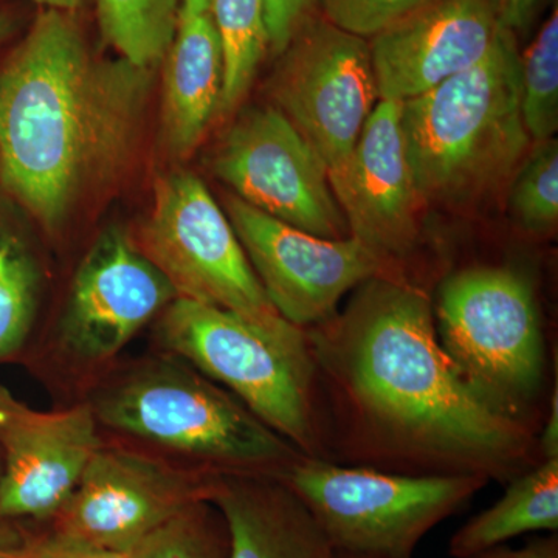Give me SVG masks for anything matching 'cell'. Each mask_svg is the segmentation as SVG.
Listing matches in <instances>:
<instances>
[{
  "label": "cell",
  "mask_w": 558,
  "mask_h": 558,
  "mask_svg": "<svg viewBox=\"0 0 558 558\" xmlns=\"http://www.w3.org/2000/svg\"><path fill=\"white\" fill-rule=\"evenodd\" d=\"M307 339L317 373L369 454L428 475L488 481L513 480L531 464V429L470 387L440 347L421 290L369 279Z\"/></svg>",
  "instance_id": "obj_1"
},
{
  "label": "cell",
  "mask_w": 558,
  "mask_h": 558,
  "mask_svg": "<svg viewBox=\"0 0 558 558\" xmlns=\"http://www.w3.org/2000/svg\"><path fill=\"white\" fill-rule=\"evenodd\" d=\"M154 72L94 57L68 11L46 9L0 70V182L47 230L130 160Z\"/></svg>",
  "instance_id": "obj_2"
},
{
  "label": "cell",
  "mask_w": 558,
  "mask_h": 558,
  "mask_svg": "<svg viewBox=\"0 0 558 558\" xmlns=\"http://www.w3.org/2000/svg\"><path fill=\"white\" fill-rule=\"evenodd\" d=\"M515 36L502 28L478 64L400 101L407 159L422 201L472 207L509 182L526 156Z\"/></svg>",
  "instance_id": "obj_3"
},
{
  "label": "cell",
  "mask_w": 558,
  "mask_h": 558,
  "mask_svg": "<svg viewBox=\"0 0 558 558\" xmlns=\"http://www.w3.org/2000/svg\"><path fill=\"white\" fill-rule=\"evenodd\" d=\"M157 336L168 354L222 385L301 454L322 458L318 374L304 329L175 299L161 312Z\"/></svg>",
  "instance_id": "obj_4"
},
{
  "label": "cell",
  "mask_w": 558,
  "mask_h": 558,
  "mask_svg": "<svg viewBox=\"0 0 558 558\" xmlns=\"http://www.w3.org/2000/svg\"><path fill=\"white\" fill-rule=\"evenodd\" d=\"M90 407L106 427L223 473L278 476L303 457L230 391L171 354L124 373Z\"/></svg>",
  "instance_id": "obj_5"
},
{
  "label": "cell",
  "mask_w": 558,
  "mask_h": 558,
  "mask_svg": "<svg viewBox=\"0 0 558 558\" xmlns=\"http://www.w3.org/2000/svg\"><path fill=\"white\" fill-rule=\"evenodd\" d=\"M277 478L310 510L330 548L371 558H413L421 539L488 483L344 468L304 454Z\"/></svg>",
  "instance_id": "obj_6"
},
{
  "label": "cell",
  "mask_w": 558,
  "mask_h": 558,
  "mask_svg": "<svg viewBox=\"0 0 558 558\" xmlns=\"http://www.w3.org/2000/svg\"><path fill=\"white\" fill-rule=\"evenodd\" d=\"M433 317L440 347L470 387L495 409L520 418L545 376V339L532 282L509 267L458 271L440 286Z\"/></svg>",
  "instance_id": "obj_7"
},
{
  "label": "cell",
  "mask_w": 558,
  "mask_h": 558,
  "mask_svg": "<svg viewBox=\"0 0 558 558\" xmlns=\"http://www.w3.org/2000/svg\"><path fill=\"white\" fill-rule=\"evenodd\" d=\"M140 250L168 278L178 299L260 325L286 322L267 299L226 211L191 172H172L156 183Z\"/></svg>",
  "instance_id": "obj_8"
},
{
  "label": "cell",
  "mask_w": 558,
  "mask_h": 558,
  "mask_svg": "<svg viewBox=\"0 0 558 558\" xmlns=\"http://www.w3.org/2000/svg\"><path fill=\"white\" fill-rule=\"evenodd\" d=\"M270 81L271 100L328 165H347L380 101L369 43L310 17L282 51Z\"/></svg>",
  "instance_id": "obj_9"
},
{
  "label": "cell",
  "mask_w": 558,
  "mask_h": 558,
  "mask_svg": "<svg viewBox=\"0 0 558 558\" xmlns=\"http://www.w3.org/2000/svg\"><path fill=\"white\" fill-rule=\"evenodd\" d=\"M216 178L245 204L326 240L351 236L328 165L275 106L231 124L211 159Z\"/></svg>",
  "instance_id": "obj_10"
},
{
  "label": "cell",
  "mask_w": 558,
  "mask_h": 558,
  "mask_svg": "<svg viewBox=\"0 0 558 558\" xmlns=\"http://www.w3.org/2000/svg\"><path fill=\"white\" fill-rule=\"evenodd\" d=\"M226 215L271 306L296 328L323 325L351 290L392 277L388 260L354 236H314L234 194L226 197Z\"/></svg>",
  "instance_id": "obj_11"
},
{
  "label": "cell",
  "mask_w": 558,
  "mask_h": 558,
  "mask_svg": "<svg viewBox=\"0 0 558 558\" xmlns=\"http://www.w3.org/2000/svg\"><path fill=\"white\" fill-rule=\"evenodd\" d=\"M215 476L185 472L137 451L101 446L54 515L53 527L105 548L134 553L143 539L183 510L208 501Z\"/></svg>",
  "instance_id": "obj_12"
},
{
  "label": "cell",
  "mask_w": 558,
  "mask_h": 558,
  "mask_svg": "<svg viewBox=\"0 0 558 558\" xmlns=\"http://www.w3.org/2000/svg\"><path fill=\"white\" fill-rule=\"evenodd\" d=\"M175 299L171 282L131 236L106 230L73 278L60 322L62 348L87 365L106 362Z\"/></svg>",
  "instance_id": "obj_13"
},
{
  "label": "cell",
  "mask_w": 558,
  "mask_h": 558,
  "mask_svg": "<svg viewBox=\"0 0 558 558\" xmlns=\"http://www.w3.org/2000/svg\"><path fill=\"white\" fill-rule=\"evenodd\" d=\"M101 446L90 405L35 410L0 381V517L54 519Z\"/></svg>",
  "instance_id": "obj_14"
},
{
  "label": "cell",
  "mask_w": 558,
  "mask_h": 558,
  "mask_svg": "<svg viewBox=\"0 0 558 558\" xmlns=\"http://www.w3.org/2000/svg\"><path fill=\"white\" fill-rule=\"evenodd\" d=\"M502 28L498 0H429L371 39L380 100H410L472 69Z\"/></svg>",
  "instance_id": "obj_15"
},
{
  "label": "cell",
  "mask_w": 558,
  "mask_h": 558,
  "mask_svg": "<svg viewBox=\"0 0 558 558\" xmlns=\"http://www.w3.org/2000/svg\"><path fill=\"white\" fill-rule=\"evenodd\" d=\"M400 109V101L377 102L347 165L329 174L349 234L388 263L416 247L424 202L407 159Z\"/></svg>",
  "instance_id": "obj_16"
},
{
  "label": "cell",
  "mask_w": 558,
  "mask_h": 558,
  "mask_svg": "<svg viewBox=\"0 0 558 558\" xmlns=\"http://www.w3.org/2000/svg\"><path fill=\"white\" fill-rule=\"evenodd\" d=\"M208 502L226 523V558H328V539L277 476L219 473Z\"/></svg>",
  "instance_id": "obj_17"
},
{
  "label": "cell",
  "mask_w": 558,
  "mask_h": 558,
  "mask_svg": "<svg viewBox=\"0 0 558 558\" xmlns=\"http://www.w3.org/2000/svg\"><path fill=\"white\" fill-rule=\"evenodd\" d=\"M223 64L211 14H179L168 50L161 101V135L174 156H186L219 112Z\"/></svg>",
  "instance_id": "obj_18"
},
{
  "label": "cell",
  "mask_w": 558,
  "mask_h": 558,
  "mask_svg": "<svg viewBox=\"0 0 558 558\" xmlns=\"http://www.w3.org/2000/svg\"><path fill=\"white\" fill-rule=\"evenodd\" d=\"M558 529V458L515 476L505 497L473 517L450 539V556L468 558L527 532Z\"/></svg>",
  "instance_id": "obj_19"
},
{
  "label": "cell",
  "mask_w": 558,
  "mask_h": 558,
  "mask_svg": "<svg viewBox=\"0 0 558 558\" xmlns=\"http://www.w3.org/2000/svg\"><path fill=\"white\" fill-rule=\"evenodd\" d=\"M209 14L222 50L219 113H229L244 100L270 50L269 32L263 0H213Z\"/></svg>",
  "instance_id": "obj_20"
},
{
  "label": "cell",
  "mask_w": 558,
  "mask_h": 558,
  "mask_svg": "<svg viewBox=\"0 0 558 558\" xmlns=\"http://www.w3.org/2000/svg\"><path fill=\"white\" fill-rule=\"evenodd\" d=\"M179 0H97L98 22L110 46L132 64L154 69L170 50Z\"/></svg>",
  "instance_id": "obj_21"
},
{
  "label": "cell",
  "mask_w": 558,
  "mask_h": 558,
  "mask_svg": "<svg viewBox=\"0 0 558 558\" xmlns=\"http://www.w3.org/2000/svg\"><path fill=\"white\" fill-rule=\"evenodd\" d=\"M40 270L16 231L0 226V359L20 351L38 310Z\"/></svg>",
  "instance_id": "obj_22"
},
{
  "label": "cell",
  "mask_w": 558,
  "mask_h": 558,
  "mask_svg": "<svg viewBox=\"0 0 558 558\" xmlns=\"http://www.w3.org/2000/svg\"><path fill=\"white\" fill-rule=\"evenodd\" d=\"M521 62V117L531 142L558 130V11L542 25Z\"/></svg>",
  "instance_id": "obj_23"
},
{
  "label": "cell",
  "mask_w": 558,
  "mask_h": 558,
  "mask_svg": "<svg viewBox=\"0 0 558 558\" xmlns=\"http://www.w3.org/2000/svg\"><path fill=\"white\" fill-rule=\"evenodd\" d=\"M509 211L527 233H550L558 222V142L534 143L513 172Z\"/></svg>",
  "instance_id": "obj_24"
},
{
  "label": "cell",
  "mask_w": 558,
  "mask_h": 558,
  "mask_svg": "<svg viewBox=\"0 0 558 558\" xmlns=\"http://www.w3.org/2000/svg\"><path fill=\"white\" fill-rule=\"evenodd\" d=\"M218 510V509H216ZM229 535L226 523L202 501L154 531L132 553V558H226Z\"/></svg>",
  "instance_id": "obj_25"
},
{
  "label": "cell",
  "mask_w": 558,
  "mask_h": 558,
  "mask_svg": "<svg viewBox=\"0 0 558 558\" xmlns=\"http://www.w3.org/2000/svg\"><path fill=\"white\" fill-rule=\"evenodd\" d=\"M427 2L429 0H317V9L340 31L373 39Z\"/></svg>",
  "instance_id": "obj_26"
},
{
  "label": "cell",
  "mask_w": 558,
  "mask_h": 558,
  "mask_svg": "<svg viewBox=\"0 0 558 558\" xmlns=\"http://www.w3.org/2000/svg\"><path fill=\"white\" fill-rule=\"evenodd\" d=\"M0 550L9 558H132V553L105 548L57 527L27 539L20 548Z\"/></svg>",
  "instance_id": "obj_27"
},
{
  "label": "cell",
  "mask_w": 558,
  "mask_h": 558,
  "mask_svg": "<svg viewBox=\"0 0 558 558\" xmlns=\"http://www.w3.org/2000/svg\"><path fill=\"white\" fill-rule=\"evenodd\" d=\"M270 51L281 54L301 25L314 16L317 0H263Z\"/></svg>",
  "instance_id": "obj_28"
},
{
  "label": "cell",
  "mask_w": 558,
  "mask_h": 558,
  "mask_svg": "<svg viewBox=\"0 0 558 558\" xmlns=\"http://www.w3.org/2000/svg\"><path fill=\"white\" fill-rule=\"evenodd\" d=\"M468 558H558V537L554 534L549 537L532 539L529 545L520 549L497 546Z\"/></svg>",
  "instance_id": "obj_29"
},
{
  "label": "cell",
  "mask_w": 558,
  "mask_h": 558,
  "mask_svg": "<svg viewBox=\"0 0 558 558\" xmlns=\"http://www.w3.org/2000/svg\"><path fill=\"white\" fill-rule=\"evenodd\" d=\"M502 27L513 35L526 31L537 14L542 0H498Z\"/></svg>",
  "instance_id": "obj_30"
},
{
  "label": "cell",
  "mask_w": 558,
  "mask_h": 558,
  "mask_svg": "<svg viewBox=\"0 0 558 558\" xmlns=\"http://www.w3.org/2000/svg\"><path fill=\"white\" fill-rule=\"evenodd\" d=\"M538 453L543 459L558 458V395L557 388L550 398V409L545 427L537 442Z\"/></svg>",
  "instance_id": "obj_31"
},
{
  "label": "cell",
  "mask_w": 558,
  "mask_h": 558,
  "mask_svg": "<svg viewBox=\"0 0 558 558\" xmlns=\"http://www.w3.org/2000/svg\"><path fill=\"white\" fill-rule=\"evenodd\" d=\"M213 0H180L179 14L194 16V14L208 13Z\"/></svg>",
  "instance_id": "obj_32"
},
{
  "label": "cell",
  "mask_w": 558,
  "mask_h": 558,
  "mask_svg": "<svg viewBox=\"0 0 558 558\" xmlns=\"http://www.w3.org/2000/svg\"><path fill=\"white\" fill-rule=\"evenodd\" d=\"M39 5L46 9H53L60 11H72L78 9L83 0H35Z\"/></svg>",
  "instance_id": "obj_33"
},
{
  "label": "cell",
  "mask_w": 558,
  "mask_h": 558,
  "mask_svg": "<svg viewBox=\"0 0 558 558\" xmlns=\"http://www.w3.org/2000/svg\"><path fill=\"white\" fill-rule=\"evenodd\" d=\"M14 21L9 13L0 11V43L9 38L11 31H13Z\"/></svg>",
  "instance_id": "obj_34"
},
{
  "label": "cell",
  "mask_w": 558,
  "mask_h": 558,
  "mask_svg": "<svg viewBox=\"0 0 558 558\" xmlns=\"http://www.w3.org/2000/svg\"><path fill=\"white\" fill-rule=\"evenodd\" d=\"M328 558H371V557H360V556H351V554L339 553V550H330Z\"/></svg>",
  "instance_id": "obj_35"
},
{
  "label": "cell",
  "mask_w": 558,
  "mask_h": 558,
  "mask_svg": "<svg viewBox=\"0 0 558 558\" xmlns=\"http://www.w3.org/2000/svg\"><path fill=\"white\" fill-rule=\"evenodd\" d=\"M0 558H9L5 556V554L2 553V550H0Z\"/></svg>",
  "instance_id": "obj_36"
},
{
  "label": "cell",
  "mask_w": 558,
  "mask_h": 558,
  "mask_svg": "<svg viewBox=\"0 0 558 558\" xmlns=\"http://www.w3.org/2000/svg\"><path fill=\"white\" fill-rule=\"evenodd\" d=\"M0 472H2V469H0Z\"/></svg>",
  "instance_id": "obj_37"
}]
</instances>
